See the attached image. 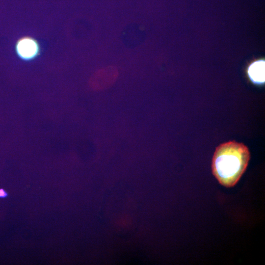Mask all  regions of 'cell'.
Masks as SVG:
<instances>
[{
	"label": "cell",
	"mask_w": 265,
	"mask_h": 265,
	"mask_svg": "<svg viewBox=\"0 0 265 265\" xmlns=\"http://www.w3.org/2000/svg\"><path fill=\"white\" fill-rule=\"evenodd\" d=\"M250 158L248 148L244 144L235 141L222 143L214 153L212 173L220 185L233 187L246 170Z\"/></svg>",
	"instance_id": "1"
},
{
	"label": "cell",
	"mask_w": 265,
	"mask_h": 265,
	"mask_svg": "<svg viewBox=\"0 0 265 265\" xmlns=\"http://www.w3.org/2000/svg\"><path fill=\"white\" fill-rule=\"evenodd\" d=\"M119 75L118 69L112 65L107 66L96 71L89 80L90 87L94 91H102L111 86Z\"/></svg>",
	"instance_id": "2"
},
{
	"label": "cell",
	"mask_w": 265,
	"mask_h": 265,
	"mask_svg": "<svg viewBox=\"0 0 265 265\" xmlns=\"http://www.w3.org/2000/svg\"><path fill=\"white\" fill-rule=\"evenodd\" d=\"M17 55L24 60H31L36 57L40 53V46L33 38L25 36L21 38L16 44Z\"/></svg>",
	"instance_id": "3"
},
{
	"label": "cell",
	"mask_w": 265,
	"mask_h": 265,
	"mask_svg": "<svg viewBox=\"0 0 265 265\" xmlns=\"http://www.w3.org/2000/svg\"><path fill=\"white\" fill-rule=\"evenodd\" d=\"M250 80L255 83L262 84L265 82V61H258L252 63L248 70Z\"/></svg>",
	"instance_id": "4"
},
{
	"label": "cell",
	"mask_w": 265,
	"mask_h": 265,
	"mask_svg": "<svg viewBox=\"0 0 265 265\" xmlns=\"http://www.w3.org/2000/svg\"><path fill=\"white\" fill-rule=\"evenodd\" d=\"M8 193L3 188H0V198H4L8 196Z\"/></svg>",
	"instance_id": "5"
}]
</instances>
